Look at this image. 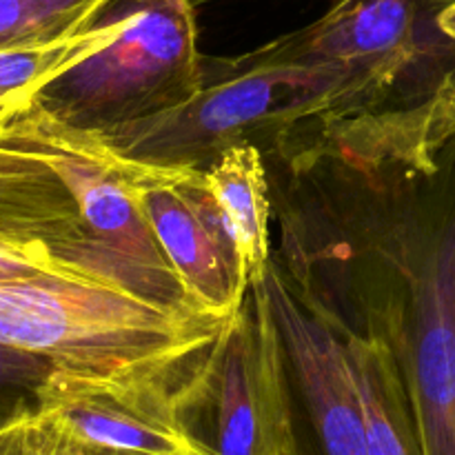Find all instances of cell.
Returning <instances> with one entry per match:
<instances>
[{"mask_svg": "<svg viewBox=\"0 0 455 455\" xmlns=\"http://www.w3.org/2000/svg\"><path fill=\"white\" fill-rule=\"evenodd\" d=\"M269 44L329 76L324 111L355 96L385 105L373 127L380 151L429 127L455 98V0H338Z\"/></svg>", "mask_w": 455, "mask_h": 455, "instance_id": "cell-1", "label": "cell"}, {"mask_svg": "<svg viewBox=\"0 0 455 455\" xmlns=\"http://www.w3.org/2000/svg\"><path fill=\"white\" fill-rule=\"evenodd\" d=\"M227 320L76 278L0 284V345L98 380H173L203 363Z\"/></svg>", "mask_w": 455, "mask_h": 455, "instance_id": "cell-2", "label": "cell"}, {"mask_svg": "<svg viewBox=\"0 0 455 455\" xmlns=\"http://www.w3.org/2000/svg\"><path fill=\"white\" fill-rule=\"evenodd\" d=\"M0 127L44 164L69 196L62 258L71 267L156 305L200 311L189 302L142 216L138 178L145 163L120 156L98 133L58 123L34 96L18 100Z\"/></svg>", "mask_w": 455, "mask_h": 455, "instance_id": "cell-3", "label": "cell"}, {"mask_svg": "<svg viewBox=\"0 0 455 455\" xmlns=\"http://www.w3.org/2000/svg\"><path fill=\"white\" fill-rule=\"evenodd\" d=\"M120 7L118 34L34 96L58 123L102 136L176 109L203 84L191 0H120Z\"/></svg>", "mask_w": 455, "mask_h": 455, "instance_id": "cell-4", "label": "cell"}, {"mask_svg": "<svg viewBox=\"0 0 455 455\" xmlns=\"http://www.w3.org/2000/svg\"><path fill=\"white\" fill-rule=\"evenodd\" d=\"M429 194L400 258L403 293L378 320L403 364L422 455H455V133L431 169Z\"/></svg>", "mask_w": 455, "mask_h": 455, "instance_id": "cell-5", "label": "cell"}, {"mask_svg": "<svg viewBox=\"0 0 455 455\" xmlns=\"http://www.w3.org/2000/svg\"><path fill=\"white\" fill-rule=\"evenodd\" d=\"M329 92L324 71L283 60L271 44L231 60L203 58V84L189 100L102 133V140L136 163L203 172L256 124L320 114Z\"/></svg>", "mask_w": 455, "mask_h": 455, "instance_id": "cell-6", "label": "cell"}, {"mask_svg": "<svg viewBox=\"0 0 455 455\" xmlns=\"http://www.w3.org/2000/svg\"><path fill=\"white\" fill-rule=\"evenodd\" d=\"M182 416L207 407L216 455H298L287 355L262 283L247 289L198 373L180 387Z\"/></svg>", "mask_w": 455, "mask_h": 455, "instance_id": "cell-7", "label": "cell"}, {"mask_svg": "<svg viewBox=\"0 0 455 455\" xmlns=\"http://www.w3.org/2000/svg\"><path fill=\"white\" fill-rule=\"evenodd\" d=\"M138 200L156 244L187 298L203 314L229 320L247 296L234 234L194 167L147 164Z\"/></svg>", "mask_w": 455, "mask_h": 455, "instance_id": "cell-8", "label": "cell"}, {"mask_svg": "<svg viewBox=\"0 0 455 455\" xmlns=\"http://www.w3.org/2000/svg\"><path fill=\"white\" fill-rule=\"evenodd\" d=\"M169 380L53 373L36 404L53 409L87 449L124 455H216L191 434Z\"/></svg>", "mask_w": 455, "mask_h": 455, "instance_id": "cell-9", "label": "cell"}, {"mask_svg": "<svg viewBox=\"0 0 455 455\" xmlns=\"http://www.w3.org/2000/svg\"><path fill=\"white\" fill-rule=\"evenodd\" d=\"M265 289L314 431L311 449H298V455H367L363 413L342 336L291 291L275 265L267 267Z\"/></svg>", "mask_w": 455, "mask_h": 455, "instance_id": "cell-10", "label": "cell"}, {"mask_svg": "<svg viewBox=\"0 0 455 455\" xmlns=\"http://www.w3.org/2000/svg\"><path fill=\"white\" fill-rule=\"evenodd\" d=\"M347 358L363 413L367 455H422L403 364L385 324L369 333L345 331Z\"/></svg>", "mask_w": 455, "mask_h": 455, "instance_id": "cell-11", "label": "cell"}, {"mask_svg": "<svg viewBox=\"0 0 455 455\" xmlns=\"http://www.w3.org/2000/svg\"><path fill=\"white\" fill-rule=\"evenodd\" d=\"M238 249L247 284L262 283L269 260V185L258 147L234 142L203 169Z\"/></svg>", "mask_w": 455, "mask_h": 455, "instance_id": "cell-12", "label": "cell"}, {"mask_svg": "<svg viewBox=\"0 0 455 455\" xmlns=\"http://www.w3.org/2000/svg\"><path fill=\"white\" fill-rule=\"evenodd\" d=\"M120 0H107L92 22L60 40L31 47L0 49V102L31 98L84 58L105 47L120 29Z\"/></svg>", "mask_w": 455, "mask_h": 455, "instance_id": "cell-13", "label": "cell"}, {"mask_svg": "<svg viewBox=\"0 0 455 455\" xmlns=\"http://www.w3.org/2000/svg\"><path fill=\"white\" fill-rule=\"evenodd\" d=\"M107 0H0V49L60 40L87 27Z\"/></svg>", "mask_w": 455, "mask_h": 455, "instance_id": "cell-14", "label": "cell"}, {"mask_svg": "<svg viewBox=\"0 0 455 455\" xmlns=\"http://www.w3.org/2000/svg\"><path fill=\"white\" fill-rule=\"evenodd\" d=\"M0 455H89L53 409L34 404L0 425Z\"/></svg>", "mask_w": 455, "mask_h": 455, "instance_id": "cell-15", "label": "cell"}, {"mask_svg": "<svg viewBox=\"0 0 455 455\" xmlns=\"http://www.w3.org/2000/svg\"><path fill=\"white\" fill-rule=\"evenodd\" d=\"M53 373L58 369L47 358L0 345V425L34 407Z\"/></svg>", "mask_w": 455, "mask_h": 455, "instance_id": "cell-16", "label": "cell"}, {"mask_svg": "<svg viewBox=\"0 0 455 455\" xmlns=\"http://www.w3.org/2000/svg\"><path fill=\"white\" fill-rule=\"evenodd\" d=\"M34 278H76L98 283L58 258V253L43 240L0 234V284Z\"/></svg>", "mask_w": 455, "mask_h": 455, "instance_id": "cell-17", "label": "cell"}, {"mask_svg": "<svg viewBox=\"0 0 455 455\" xmlns=\"http://www.w3.org/2000/svg\"><path fill=\"white\" fill-rule=\"evenodd\" d=\"M13 167H16V151L0 136V234L18 235V212L16 196H13Z\"/></svg>", "mask_w": 455, "mask_h": 455, "instance_id": "cell-18", "label": "cell"}, {"mask_svg": "<svg viewBox=\"0 0 455 455\" xmlns=\"http://www.w3.org/2000/svg\"><path fill=\"white\" fill-rule=\"evenodd\" d=\"M89 455H124V453H114V451H96V449H89Z\"/></svg>", "mask_w": 455, "mask_h": 455, "instance_id": "cell-19", "label": "cell"}]
</instances>
